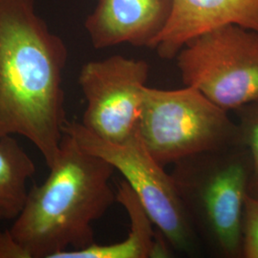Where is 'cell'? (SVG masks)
Returning <instances> with one entry per match:
<instances>
[{
	"label": "cell",
	"mask_w": 258,
	"mask_h": 258,
	"mask_svg": "<svg viewBox=\"0 0 258 258\" xmlns=\"http://www.w3.org/2000/svg\"><path fill=\"white\" fill-rule=\"evenodd\" d=\"M138 132L162 166L241 142L230 112L192 86L166 90L146 86Z\"/></svg>",
	"instance_id": "obj_4"
},
{
	"label": "cell",
	"mask_w": 258,
	"mask_h": 258,
	"mask_svg": "<svg viewBox=\"0 0 258 258\" xmlns=\"http://www.w3.org/2000/svg\"><path fill=\"white\" fill-rule=\"evenodd\" d=\"M63 40L34 0H0V138L19 135L53 164L63 137Z\"/></svg>",
	"instance_id": "obj_1"
},
{
	"label": "cell",
	"mask_w": 258,
	"mask_h": 258,
	"mask_svg": "<svg viewBox=\"0 0 258 258\" xmlns=\"http://www.w3.org/2000/svg\"><path fill=\"white\" fill-rule=\"evenodd\" d=\"M233 112L236 115L240 140L248 149L251 162L249 195L258 198V101Z\"/></svg>",
	"instance_id": "obj_12"
},
{
	"label": "cell",
	"mask_w": 258,
	"mask_h": 258,
	"mask_svg": "<svg viewBox=\"0 0 258 258\" xmlns=\"http://www.w3.org/2000/svg\"><path fill=\"white\" fill-rule=\"evenodd\" d=\"M184 85L192 86L225 110L258 101V32L238 25L213 29L176 55Z\"/></svg>",
	"instance_id": "obj_6"
},
{
	"label": "cell",
	"mask_w": 258,
	"mask_h": 258,
	"mask_svg": "<svg viewBox=\"0 0 258 258\" xmlns=\"http://www.w3.org/2000/svg\"><path fill=\"white\" fill-rule=\"evenodd\" d=\"M0 258H27L25 251L11 236L8 230L0 231Z\"/></svg>",
	"instance_id": "obj_14"
},
{
	"label": "cell",
	"mask_w": 258,
	"mask_h": 258,
	"mask_svg": "<svg viewBox=\"0 0 258 258\" xmlns=\"http://www.w3.org/2000/svg\"><path fill=\"white\" fill-rule=\"evenodd\" d=\"M238 25L258 32V0H172V11L153 46L165 59L213 29Z\"/></svg>",
	"instance_id": "obj_9"
},
{
	"label": "cell",
	"mask_w": 258,
	"mask_h": 258,
	"mask_svg": "<svg viewBox=\"0 0 258 258\" xmlns=\"http://www.w3.org/2000/svg\"><path fill=\"white\" fill-rule=\"evenodd\" d=\"M172 11V0H99L85 20L93 47L120 44L153 49Z\"/></svg>",
	"instance_id": "obj_8"
},
{
	"label": "cell",
	"mask_w": 258,
	"mask_h": 258,
	"mask_svg": "<svg viewBox=\"0 0 258 258\" xmlns=\"http://www.w3.org/2000/svg\"><path fill=\"white\" fill-rule=\"evenodd\" d=\"M117 202L124 209L129 219L125 239L109 245L93 243L81 249L65 250L54 258H149L166 257L169 244L158 231L137 195L123 179L117 185ZM170 247V246H169Z\"/></svg>",
	"instance_id": "obj_10"
},
{
	"label": "cell",
	"mask_w": 258,
	"mask_h": 258,
	"mask_svg": "<svg viewBox=\"0 0 258 258\" xmlns=\"http://www.w3.org/2000/svg\"><path fill=\"white\" fill-rule=\"evenodd\" d=\"M150 66L114 55L83 65L79 75L86 107L81 123L100 138L120 143L138 130Z\"/></svg>",
	"instance_id": "obj_7"
},
{
	"label": "cell",
	"mask_w": 258,
	"mask_h": 258,
	"mask_svg": "<svg viewBox=\"0 0 258 258\" xmlns=\"http://www.w3.org/2000/svg\"><path fill=\"white\" fill-rule=\"evenodd\" d=\"M36 173L33 159L8 135L0 138V221L15 220L28 195L29 180Z\"/></svg>",
	"instance_id": "obj_11"
},
{
	"label": "cell",
	"mask_w": 258,
	"mask_h": 258,
	"mask_svg": "<svg viewBox=\"0 0 258 258\" xmlns=\"http://www.w3.org/2000/svg\"><path fill=\"white\" fill-rule=\"evenodd\" d=\"M42 184L34 185L9 231L27 258H54L95 243L93 224L117 202L114 167L64 133Z\"/></svg>",
	"instance_id": "obj_2"
},
{
	"label": "cell",
	"mask_w": 258,
	"mask_h": 258,
	"mask_svg": "<svg viewBox=\"0 0 258 258\" xmlns=\"http://www.w3.org/2000/svg\"><path fill=\"white\" fill-rule=\"evenodd\" d=\"M63 132L120 172L171 249L185 254L195 253L199 241L185 215L170 172L151 155L138 130L120 143L94 135L81 121L67 120Z\"/></svg>",
	"instance_id": "obj_5"
},
{
	"label": "cell",
	"mask_w": 258,
	"mask_h": 258,
	"mask_svg": "<svg viewBox=\"0 0 258 258\" xmlns=\"http://www.w3.org/2000/svg\"><path fill=\"white\" fill-rule=\"evenodd\" d=\"M170 175L198 241L215 256L242 257L243 216L251 162L239 142L186 157Z\"/></svg>",
	"instance_id": "obj_3"
},
{
	"label": "cell",
	"mask_w": 258,
	"mask_h": 258,
	"mask_svg": "<svg viewBox=\"0 0 258 258\" xmlns=\"http://www.w3.org/2000/svg\"><path fill=\"white\" fill-rule=\"evenodd\" d=\"M242 257L258 258V198L250 195L244 207Z\"/></svg>",
	"instance_id": "obj_13"
}]
</instances>
